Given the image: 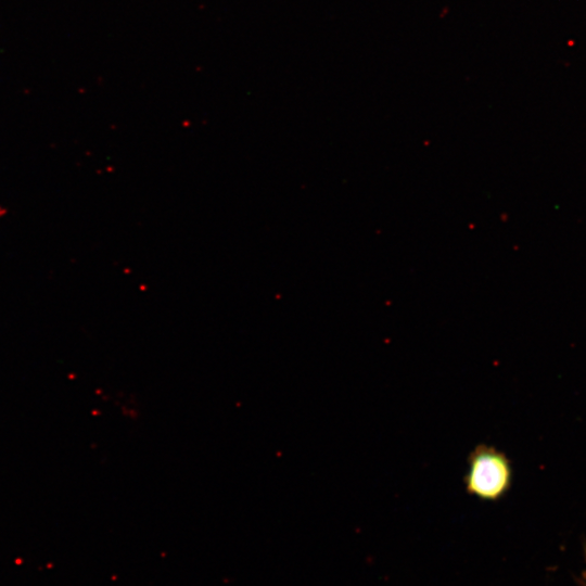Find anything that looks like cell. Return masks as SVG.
Returning <instances> with one entry per match:
<instances>
[{
    "mask_svg": "<svg viewBox=\"0 0 586 586\" xmlns=\"http://www.w3.org/2000/svg\"><path fill=\"white\" fill-rule=\"evenodd\" d=\"M585 559H586V556H585ZM583 582L586 585V568H585V571L583 573Z\"/></svg>",
    "mask_w": 586,
    "mask_h": 586,
    "instance_id": "cell-2",
    "label": "cell"
},
{
    "mask_svg": "<svg viewBox=\"0 0 586 586\" xmlns=\"http://www.w3.org/2000/svg\"><path fill=\"white\" fill-rule=\"evenodd\" d=\"M513 469L509 457L495 446L477 444L469 453L463 486L468 495L498 501L510 491Z\"/></svg>",
    "mask_w": 586,
    "mask_h": 586,
    "instance_id": "cell-1",
    "label": "cell"
}]
</instances>
